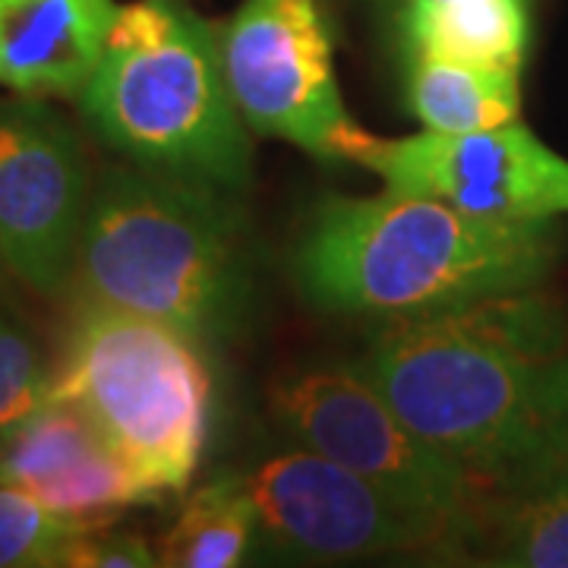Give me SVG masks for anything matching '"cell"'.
Listing matches in <instances>:
<instances>
[{"label":"cell","instance_id":"21","mask_svg":"<svg viewBox=\"0 0 568 568\" xmlns=\"http://www.w3.org/2000/svg\"><path fill=\"white\" fill-rule=\"evenodd\" d=\"M424 3H433V0H402V10H410V7H424ZM402 10H398V13H402ZM398 13H395V17H398Z\"/></svg>","mask_w":568,"mask_h":568},{"label":"cell","instance_id":"6","mask_svg":"<svg viewBox=\"0 0 568 568\" xmlns=\"http://www.w3.org/2000/svg\"><path fill=\"white\" fill-rule=\"evenodd\" d=\"M268 414L287 443L361 474L402 506L467 537L487 489L420 439L357 364L297 366L268 392Z\"/></svg>","mask_w":568,"mask_h":568},{"label":"cell","instance_id":"4","mask_svg":"<svg viewBox=\"0 0 568 568\" xmlns=\"http://www.w3.org/2000/svg\"><path fill=\"white\" fill-rule=\"evenodd\" d=\"M80 108L130 164L231 196L253 181V145L219 36L181 0L123 3Z\"/></svg>","mask_w":568,"mask_h":568},{"label":"cell","instance_id":"3","mask_svg":"<svg viewBox=\"0 0 568 568\" xmlns=\"http://www.w3.org/2000/svg\"><path fill=\"white\" fill-rule=\"evenodd\" d=\"M77 278L85 301L159 320L200 345L227 342L253 301L244 212L205 183L108 168L92 183Z\"/></svg>","mask_w":568,"mask_h":568},{"label":"cell","instance_id":"8","mask_svg":"<svg viewBox=\"0 0 568 568\" xmlns=\"http://www.w3.org/2000/svg\"><path fill=\"white\" fill-rule=\"evenodd\" d=\"M260 521V544L306 559L347 562L366 556H465L455 530L402 506L361 474L313 448L287 443L237 470Z\"/></svg>","mask_w":568,"mask_h":568},{"label":"cell","instance_id":"2","mask_svg":"<svg viewBox=\"0 0 568 568\" xmlns=\"http://www.w3.org/2000/svg\"><path fill=\"white\" fill-rule=\"evenodd\" d=\"M556 253L552 222H493L386 186L316 205L294 250V282L323 313L405 320L530 291Z\"/></svg>","mask_w":568,"mask_h":568},{"label":"cell","instance_id":"9","mask_svg":"<svg viewBox=\"0 0 568 568\" xmlns=\"http://www.w3.org/2000/svg\"><path fill=\"white\" fill-rule=\"evenodd\" d=\"M89 196V162L61 111L0 99V260L41 297L77 278Z\"/></svg>","mask_w":568,"mask_h":568},{"label":"cell","instance_id":"19","mask_svg":"<svg viewBox=\"0 0 568 568\" xmlns=\"http://www.w3.org/2000/svg\"><path fill=\"white\" fill-rule=\"evenodd\" d=\"M63 566L73 568H152L159 566V552L136 534H95L80 530L67 547Z\"/></svg>","mask_w":568,"mask_h":568},{"label":"cell","instance_id":"18","mask_svg":"<svg viewBox=\"0 0 568 568\" xmlns=\"http://www.w3.org/2000/svg\"><path fill=\"white\" fill-rule=\"evenodd\" d=\"M54 392L39 345L13 320L0 313V443L26 424Z\"/></svg>","mask_w":568,"mask_h":568},{"label":"cell","instance_id":"13","mask_svg":"<svg viewBox=\"0 0 568 568\" xmlns=\"http://www.w3.org/2000/svg\"><path fill=\"white\" fill-rule=\"evenodd\" d=\"M467 556L489 566L568 568V467L487 493Z\"/></svg>","mask_w":568,"mask_h":568},{"label":"cell","instance_id":"20","mask_svg":"<svg viewBox=\"0 0 568 568\" xmlns=\"http://www.w3.org/2000/svg\"><path fill=\"white\" fill-rule=\"evenodd\" d=\"M366 3H373L376 10H383V13H392V17H395V13L402 10V0H366Z\"/></svg>","mask_w":568,"mask_h":568},{"label":"cell","instance_id":"1","mask_svg":"<svg viewBox=\"0 0 568 568\" xmlns=\"http://www.w3.org/2000/svg\"><path fill=\"white\" fill-rule=\"evenodd\" d=\"M357 366L487 493L568 467V328L537 287L386 320Z\"/></svg>","mask_w":568,"mask_h":568},{"label":"cell","instance_id":"15","mask_svg":"<svg viewBox=\"0 0 568 568\" xmlns=\"http://www.w3.org/2000/svg\"><path fill=\"white\" fill-rule=\"evenodd\" d=\"M521 70L410 58L407 108L429 133H474L518 121Z\"/></svg>","mask_w":568,"mask_h":568},{"label":"cell","instance_id":"11","mask_svg":"<svg viewBox=\"0 0 568 568\" xmlns=\"http://www.w3.org/2000/svg\"><path fill=\"white\" fill-rule=\"evenodd\" d=\"M0 484L85 525L121 508L159 503L102 429L73 402L54 395L0 443Z\"/></svg>","mask_w":568,"mask_h":568},{"label":"cell","instance_id":"17","mask_svg":"<svg viewBox=\"0 0 568 568\" xmlns=\"http://www.w3.org/2000/svg\"><path fill=\"white\" fill-rule=\"evenodd\" d=\"M85 521L58 515L20 489L0 484V568L63 566L67 547Z\"/></svg>","mask_w":568,"mask_h":568},{"label":"cell","instance_id":"16","mask_svg":"<svg viewBox=\"0 0 568 568\" xmlns=\"http://www.w3.org/2000/svg\"><path fill=\"white\" fill-rule=\"evenodd\" d=\"M260 544L256 508L237 470H222L183 503L174 525L155 544L159 566L234 568Z\"/></svg>","mask_w":568,"mask_h":568},{"label":"cell","instance_id":"22","mask_svg":"<svg viewBox=\"0 0 568 568\" xmlns=\"http://www.w3.org/2000/svg\"><path fill=\"white\" fill-rule=\"evenodd\" d=\"M3 272H7V265H3V260H0V275H3Z\"/></svg>","mask_w":568,"mask_h":568},{"label":"cell","instance_id":"7","mask_svg":"<svg viewBox=\"0 0 568 568\" xmlns=\"http://www.w3.org/2000/svg\"><path fill=\"white\" fill-rule=\"evenodd\" d=\"M219 48L231 99L253 133L320 162L357 164L373 133L347 114L323 0H244Z\"/></svg>","mask_w":568,"mask_h":568},{"label":"cell","instance_id":"5","mask_svg":"<svg viewBox=\"0 0 568 568\" xmlns=\"http://www.w3.org/2000/svg\"><path fill=\"white\" fill-rule=\"evenodd\" d=\"M51 395L80 407L159 499L181 496L196 477L212 373L190 335L85 301L67 332Z\"/></svg>","mask_w":568,"mask_h":568},{"label":"cell","instance_id":"12","mask_svg":"<svg viewBox=\"0 0 568 568\" xmlns=\"http://www.w3.org/2000/svg\"><path fill=\"white\" fill-rule=\"evenodd\" d=\"M118 10V0H0V85L29 99H80Z\"/></svg>","mask_w":568,"mask_h":568},{"label":"cell","instance_id":"10","mask_svg":"<svg viewBox=\"0 0 568 568\" xmlns=\"http://www.w3.org/2000/svg\"><path fill=\"white\" fill-rule=\"evenodd\" d=\"M357 164L388 190L429 196L493 222H552L568 212V159L525 123L474 133H417L366 142Z\"/></svg>","mask_w":568,"mask_h":568},{"label":"cell","instance_id":"14","mask_svg":"<svg viewBox=\"0 0 568 568\" xmlns=\"http://www.w3.org/2000/svg\"><path fill=\"white\" fill-rule=\"evenodd\" d=\"M407 58H446L521 70L530 44L528 0H433L398 17Z\"/></svg>","mask_w":568,"mask_h":568}]
</instances>
